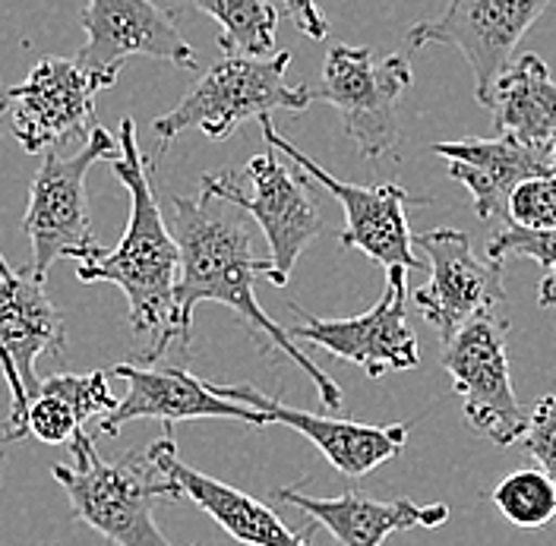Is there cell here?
Wrapping results in <instances>:
<instances>
[{
  "instance_id": "obj_1",
  "label": "cell",
  "mask_w": 556,
  "mask_h": 546,
  "mask_svg": "<svg viewBox=\"0 0 556 546\" xmlns=\"http://www.w3.org/2000/svg\"><path fill=\"white\" fill-rule=\"evenodd\" d=\"M172 234L177 240V284H174V342L190 344L193 309L200 304H222L247 322L253 339L281 351L316 385L319 402L339 410L345 405L342 389L323 373L311 357L288 339V332L269 319L256 301V281L269 278V259L253 253V228L238 205L200 190V196H172Z\"/></svg>"
},
{
  "instance_id": "obj_2",
  "label": "cell",
  "mask_w": 556,
  "mask_h": 546,
  "mask_svg": "<svg viewBox=\"0 0 556 546\" xmlns=\"http://www.w3.org/2000/svg\"><path fill=\"white\" fill-rule=\"evenodd\" d=\"M111 172L130 193L127 231L114 250H102L99 256L76 263V278L83 284L111 281L127 294L130 329L139 339H152L142 364H155L174 344V284L180 256L152 187V165L139 152L134 117L121 120Z\"/></svg>"
},
{
  "instance_id": "obj_3",
  "label": "cell",
  "mask_w": 556,
  "mask_h": 546,
  "mask_svg": "<svg viewBox=\"0 0 556 546\" xmlns=\"http://www.w3.org/2000/svg\"><path fill=\"white\" fill-rule=\"evenodd\" d=\"M73 515L114 546H174L155 524V506L177 503L180 493L146 458L108 461L96 440L79 430L70 440V465H51Z\"/></svg>"
},
{
  "instance_id": "obj_4",
  "label": "cell",
  "mask_w": 556,
  "mask_h": 546,
  "mask_svg": "<svg viewBox=\"0 0 556 546\" xmlns=\"http://www.w3.org/2000/svg\"><path fill=\"white\" fill-rule=\"evenodd\" d=\"M288 51L273 58H222L208 67L168 114L155 117L152 134L159 137V158L184 130L197 127L203 137L228 139L243 120L269 117L273 111H307L311 89L288 86Z\"/></svg>"
},
{
  "instance_id": "obj_5",
  "label": "cell",
  "mask_w": 556,
  "mask_h": 546,
  "mask_svg": "<svg viewBox=\"0 0 556 546\" xmlns=\"http://www.w3.org/2000/svg\"><path fill=\"white\" fill-rule=\"evenodd\" d=\"M117 155V139L104 127H92L86 145L76 155H58L54 149L45 152L41 168L35 172L29 187V208L23 218V231L33 243L35 278H48V269L58 259L86 263L99 256L104 246L96 240L86 203V174L96 162Z\"/></svg>"
},
{
  "instance_id": "obj_6",
  "label": "cell",
  "mask_w": 556,
  "mask_h": 546,
  "mask_svg": "<svg viewBox=\"0 0 556 546\" xmlns=\"http://www.w3.org/2000/svg\"><path fill=\"white\" fill-rule=\"evenodd\" d=\"M412 64L402 54L377 61L364 45H329L323 79L311 99L332 104L342 130L364 158H382L399 145V102L412 89Z\"/></svg>"
},
{
  "instance_id": "obj_7",
  "label": "cell",
  "mask_w": 556,
  "mask_h": 546,
  "mask_svg": "<svg viewBox=\"0 0 556 546\" xmlns=\"http://www.w3.org/2000/svg\"><path fill=\"white\" fill-rule=\"evenodd\" d=\"M509 316H481L443 342V370L462 398L468 427L500 448L521 440L528 410L519 405L509 373Z\"/></svg>"
},
{
  "instance_id": "obj_8",
  "label": "cell",
  "mask_w": 556,
  "mask_h": 546,
  "mask_svg": "<svg viewBox=\"0 0 556 546\" xmlns=\"http://www.w3.org/2000/svg\"><path fill=\"white\" fill-rule=\"evenodd\" d=\"M67 344L64 313L54 307L45 278L13 269L0 256V370L10 385V414L0 427V443L26 436V405L38 389V357H61Z\"/></svg>"
},
{
  "instance_id": "obj_9",
  "label": "cell",
  "mask_w": 556,
  "mask_h": 546,
  "mask_svg": "<svg viewBox=\"0 0 556 546\" xmlns=\"http://www.w3.org/2000/svg\"><path fill=\"white\" fill-rule=\"evenodd\" d=\"M243 174L250 180V193H243V177L238 172L203 174L200 187L225 203L238 205L247 215H253V221L260 225L263 238L269 243L266 281L285 288L291 281L301 253L311 246L313 238H319L323 218L307 196V187L298 177H291V172L278 162L276 149L253 155Z\"/></svg>"
},
{
  "instance_id": "obj_10",
  "label": "cell",
  "mask_w": 556,
  "mask_h": 546,
  "mask_svg": "<svg viewBox=\"0 0 556 546\" xmlns=\"http://www.w3.org/2000/svg\"><path fill=\"white\" fill-rule=\"evenodd\" d=\"M260 130H263L266 142H273L276 152L288 155L301 172L316 180L319 187H326V193L345 208V228L339 234V243L345 250H361L364 256L380 263L382 269H405V272L420 269L415 234L408 228V205H427L430 200L412 196L399 183L361 187V183H348V180L332 177L326 168H319L311 155H304L291 139L281 137L273 117H260Z\"/></svg>"
},
{
  "instance_id": "obj_11",
  "label": "cell",
  "mask_w": 556,
  "mask_h": 546,
  "mask_svg": "<svg viewBox=\"0 0 556 546\" xmlns=\"http://www.w3.org/2000/svg\"><path fill=\"white\" fill-rule=\"evenodd\" d=\"M405 304H408V272L386 269V291L367 313L351 319H319L291 301V313H298L301 322H291L285 332L291 342L323 347L332 357L361 367L370 379L405 373L420 364V347L408 326Z\"/></svg>"
},
{
  "instance_id": "obj_12",
  "label": "cell",
  "mask_w": 556,
  "mask_h": 546,
  "mask_svg": "<svg viewBox=\"0 0 556 546\" xmlns=\"http://www.w3.org/2000/svg\"><path fill=\"white\" fill-rule=\"evenodd\" d=\"M79 23L86 45L73 61L89 73L99 92L117 82L130 58H152L180 69L200 67V54L180 35L177 13L162 10L155 0H89Z\"/></svg>"
},
{
  "instance_id": "obj_13",
  "label": "cell",
  "mask_w": 556,
  "mask_h": 546,
  "mask_svg": "<svg viewBox=\"0 0 556 546\" xmlns=\"http://www.w3.org/2000/svg\"><path fill=\"white\" fill-rule=\"evenodd\" d=\"M547 7L551 0H450L437 20L412 26L405 41L412 48L450 45L462 51L475 76V99L486 104L496 76Z\"/></svg>"
},
{
  "instance_id": "obj_14",
  "label": "cell",
  "mask_w": 556,
  "mask_h": 546,
  "mask_svg": "<svg viewBox=\"0 0 556 546\" xmlns=\"http://www.w3.org/2000/svg\"><path fill=\"white\" fill-rule=\"evenodd\" d=\"M415 243L430 263V281L415 291V307L437 329L440 342H450L471 319L506 316L503 266L481 259L465 231L437 228Z\"/></svg>"
},
{
  "instance_id": "obj_15",
  "label": "cell",
  "mask_w": 556,
  "mask_h": 546,
  "mask_svg": "<svg viewBox=\"0 0 556 546\" xmlns=\"http://www.w3.org/2000/svg\"><path fill=\"white\" fill-rule=\"evenodd\" d=\"M208 389L215 395L228 398V402H238V405L260 410L266 427L278 423V427L298 430L345 478H364V474L377 471L386 461L399 458L405 452L408 433H412V423L374 427V423L336 420V417H323V414H313V410L288 408L285 402L260 392L250 382H208Z\"/></svg>"
},
{
  "instance_id": "obj_16",
  "label": "cell",
  "mask_w": 556,
  "mask_h": 546,
  "mask_svg": "<svg viewBox=\"0 0 556 546\" xmlns=\"http://www.w3.org/2000/svg\"><path fill=\"white\" fill-rule=\"evenodd\" d=\"M96 96L99 86L76 61L41 58L20 86L7 89L10 130L29 155L70 139L86 142L96 127Z\"/></svg>"
},
{
  "instance_id": "obj_17",
  "label": "cell",
  "mask_w": 556,
  "mask_h": 546,
  "mask_svg": "<svg viewBox=\"0 0 556 546\" xmlns=\"http://www.w3.org/2000/svg\"><path fill=\"white\" fill-rule=\"evenodd\" d=\"M108 376L127 382V395L99 420V433L108 440H117L130 420H162L165 427L184 420H243L250 427H266L260 410L215 395L206 379L184 367L114 364Z\"/></svg>"
},
{
  "instance_id": "obj_18",
  "label": "cell",
  "mask_w": 556,
  "mask_h": 546,
  "mask_svg": "<svg viewBox=\"0 0 556 546\" xmlns=\"http://www.w3.org/2000/svg\"><path fill=\"white\" fill-rule=\"evenodd\" d=\"M146 461L177 486L180 499H190L193 506H200L203 512L228 531L238 544L243 546H313V534L319 524H311L304 534L291 531L269 506H263L260 499H253L250 493L228 486L225 480H215L190 468L172 436L155 440L152 448L146 452Z\"/></svg>"
},
{
  "instance_id": "obj_19",
  "label": "cell",
  "mask_w": 556,
  "mask_h": 546,
  "mask_svg": "<svg viewBox=\"0 0 556 546\" xmlns=\"http://www.w3.org/2000/svg\"><path fill=\"white\" fill-rule=\"evenodd\" d=\"M433 152L446 158L450 177L471 193L475 215L484 221L506 215V203L519 183L531 177L554 174L551 149L521 145L509 137H468L455 139V142H437Z\"/></svg>"
},
{
  "instance_id": "obj_20",
  "label": "cell",
  "mask_w": 556,
  "mask_h": 546,
  "mask_svg": "<svg viewBox=\"0 0 556 546\" xmlns=\"http://www.w3.org/2000/svg\"><path fill=\"white\" fill-rule=\"evenodd\" d=\"M278 503L294 506L311 515L313 524L326 528L342 546H382L389 534L412 531V528H440L450 521V506H417L412 499H374L364 490H348L342 496L319 499L304 496L301 490L281 486L273 493Z\"/></svg>"
},
{
  "instance_id": "obj_21",
  "label": "cell",
  "mask_w": 556,
  "mask_h": 546,
  "mask_svg": "<svg viewBox=\"0 0 556 546\" xmlns=\"http://www.w3.org/2000/svg\"><path fill=\"white\" fill-rule=\"evenodd\" d=\"M484 107L500 137L551 149L556 139V82L538 54H519L496 76Z\"/></svg>"
},
{
  "instance_id": "obj_22",
  "label": "cell",
  "mask_w": 556,
  "mask_h": 546,
  "mask_svg": "<svg viewBox=\"0 0 556 546\" xmlns=\"http://www.w3.org/2000/svg\"><path fill=\"white\" fill-rule=\"evenodd\" d=\"M218 23L222 58H269L276 48L278 10L273 0H193Z\"/></svg>"
},
{
  "instance_id": "obj_23",
  "label": "cell",
  "mask_w": 556,
  "mask_h": 546,
  "mask_svg": "<svg viewBox=\"0 0 556 546\" xmlns=\"http://www.w3.org/2000/svg\"><path fill=\"white\" fill-rule=\"evenodd\" d=\"M486 499L516 528H544L556 518V483L541 468H519L503 478Z\"/></svg>"
},
{
  "instance_id": "obj_24",
  "label": "cell",
  "mask_w": 556,
  "mask_h": 546,
  "mask_svg": "<svg viewBox=\"0 0 556 546\" xmlns=\"http://www.w3.org/2000/svg\"><path fill=\"white\" fill-rule=\"evenodd\" d=\"M108 379L111 376L104 373V370H92V373H51L45 376V379H38L35 392L58 395L76 414V420L86 427L89 420L108 417L114 410V405H117Z\"/></svg>"
},
{
  "instance_id": "obj_25",
  "label": "cell",
  "mask_w": 556,
  "mask_h": 546,
  "mask_svg": "<svg viewBox=\"0 0 556 546\" xmlns=\"http://www.w3.org/2000/svg\"><path fill=\"white\" fill-rule=\"evenodd\" d=\"M506 225L525 231H556V172L519 183L506 203Z\"/></svg>"
},
{
  "instance_id": "obj_26",
  "label": "cell",
  "mask_w": 556,
  "mask_h": 546,
  "mask_svg": "<svg viewBox=\"0 0 556 546\" xmlns=\"http://www.w3.org/2000/svg\"><path fill=\"white\" fill-rule=\"evenodd\" d=\"M23 423H26V436H35L45 445H67L83 430L76 414L58 395H45V392H35L29 398Z\"/></svg>"
},
{
  "instance_id": "obj_27",
  "label": "cell",
  "mask_w": 556,
  "mask_h": 546,
  "mask_svg": "<svg viewBox=\"0 0 556 546\" xmlns=\"http://www.w3.org/2000/svg\"><path fill=\"white\" fill-rule=\"evenodd\" d=\"M509 256L534 259L538 266L556 272V231H525V228L506 225L486 243V259L503 266Z\"/></svg>"
},
{
  "instance_id": "obj_28",
  "label": "cell",
  "mask_w": 556,
  "mask_h": 546,
  "mask_svg": "<svg viewBox=\"0 0 556 546\" xmlns=\"http://www.w3.org/2000/svg\"><path fill=\"white\" fill-rule=\"evenodd\" d=\"M519 443L538 461V468L556 483V392L544 395L528 414V427Z\"/></svg>"
},
{
  "instance_id": "obj_29",
  "label": "cell",
  "mask_w": 556,
  "mask_h": 546,
  "mask_svg": "<svg viewBox=\"0 0 556 546\" xmlns=\"http://www.w3.org/2000/svg\"><path fill=\"white\" fill-rule=\"evenodd\" d=\"M281 3H285V13L291 16V23L311 41H323L329 35V20L316 0H281Z\"/></svg>"
},
{
  "instance_id": "obj_30",
  "label": "cell",
  "mask_w": 556,
  "mask_h": 546,
  "mask_svg": "<svg viewBox=\"0 0 556 546\" xmlns=\"http://www.w3.org/2000/svg\"><path fill=\"white\" fill-rule=\"evenodd\" d=\"M538 304H541V307H556V272H551L541 281V288H538Z\"/></svg>"
},
{
  "instance_id": "obj_31",
  "label": "cell",
  "mask_w": 556,
  "mask_h": 546,
  "mask_svg": "<svg viewBox=\"0 0 556 546\" xmlns=\"http://www.w3.org/2000/svg\"><path fill=\"white\" fill-rule=\"evenodd\" d=\"M3 114H7V92L0 89V117H3Z\"/></svg>"
},
{
  "instance_id": "obj_32",
  "label": "cell",
  "mask_w": 556,
  "mask_h": 546,
  "mask_svg": "<svg viewBox=\"0 0 556 546\" xmlns=\"http://www.w3.org/2000/svg\"><path fill=\"white\" fill-rule=\"evenodd\" d=\"M551 162H554V172H556V139L551 142Z\"/></svg>"
}]
</instances>
